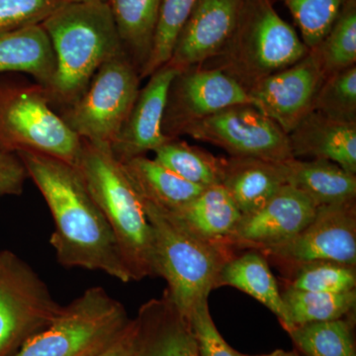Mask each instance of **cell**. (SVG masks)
<instances>
[{
  "instance_id": "1",
  "label": "cell",
  "mask_w": 356,
  "mask_h": 356,
  "mask_svg": "<svg viewBox=\"0 0 356 356\" xmlns=\"http://www.w3.org/2000/svg\"><path fill=\"white\" fill-rule=\"evenodd\" d=\"M16 154L53 217L50 243L58 261L102 271L124 283L133 281L113 231L76 166L35 152Z\"/></svg>"
},
{
  "instance_id": "2",
  "label": "cell",
  "mask_w": 356,
  "mask_h": 356,
  "mask_svg": "<svg viewBox=\"0 0 356 356\" xmlns=\"http://www.w3.org/2000/svg\"><path fill=\"white\" fill-rule=\"evenodd\" d=\"M41 26L55 53L48 92L58 113L77 102L100 67L123 49L106 0L65 3Z\"/></svg>"
},
{
  "instance_id": "3",
  "label": "cell",
  "mask_w": 356,
  "mask_h": 356,
  "mask_svg": "<svg viewBox=\"0 0 356 356\" xmlns=\"http://www.w3.org/2000/svg\"><path fill=\"white\" fill-rule=\"evenodd\" d=\"M81 142L74 166L111 227L133 281L159 277L153 229L125 168L109 145Z\"/></svg>"
},
{
  "instance_id": "4",
  "label": "cell",
  "mask_w": 356,
  "mask_h": 356,
  "mask_svg": "<svg viewBox=\"0 0 356 356\" xmlns=\"http://www.w3.org/2000/svg\"><path fill=\"white\" fill-rule=\"evenodd\" d=\"M142 201L153 229L158 276L166 281L168 298L188 318L217 288L218 276L234 257L233 248L199 238L168 210Z\"/></svg>"
},
{
  "instance_id": "5",
  "label": "cell",
  "mask_w": 356,
  "mask_h": 356,
  "mask_svg": "<svg viewBox=\"0 0 356 356\" xmlns=\"http://www.w3.org/2000/svg\"><path fill=\"white\" fill-rule=\"evenodd\" d=\"M273 0H245L235 32L216 57L200 67L216 69L248 91L309 53Z\"/></svg>"
},
{
  "instance_id": "6",
  "label": "cell",
  "mask_w": 356,
  "mask_h": 356,
  "mask_svg": "<svg viewBox=\"0 0 356 356\" xmlns=\"http://www.w3.org/2000/svg\"><path fill=\"white\" fill-rule=\"evenodd\" d=\"M81 144L51 106L48 89L13 72L0 76V146L13 153L47 154L74 165Z\"/></svg>"
},
{
  "instance_id": "7",
  "label": "cell",
  "mask_w": 356,
  "mask_h": 356,
  "mask_svg": "<svg viewBox=\"0 0 356 356\" xmlns=\"http://www.w3.org/2000/svg\"><path fill=\"white\" fill-rule=\"evenodd\" d=\"M125 307L102 287H91L13 356H90L121 336L131 323Z\"/></svg>"
},
{
  "instance_id": "8",
  "label": "cell",
  "mask_w": 356,
  "mask_h": 356,
  "mask_svg": "<svg viewBox=\"0 0 356 356\" xmlns=\"http://www.w3.org/2000/svg\"><path fill=\"white\" fill-rule=\"evenodd\" d=\"M140 81L122 51L100 67L77 102L58 114L81 140L110 146L137 99Z\"/></svg>"
},
{
  "instance_id": "9",
  "label": "cell",
  "mask_w": 356,
  "mask_h": 356,
  "mask_svg": "<svg viewBox=\"0 0 356 356\" xmlns=\"http://www.w3.org/2000/svg\"><path fill=\"white\" fill-rule=\"evenodd\" d=\"M60 308L27 262L10 250L0 252V356H13Z\"/></svg>"
},
{
  "instance_id": "10",
  "label": "cell",
  "mask_w": 356,
  "mask_h": 356,
  "mask_svg": "<svg viewBox=\"0 0 356 356\" xmlns=\"http://www.w3.org/2000/svg\"><path fill=\"white\" fill-rule=\"evenodd\" d=\"M181 136L221 147L231 156L273 163L294 159L287 134L252 104L222 110L192 124Z\"/></svg>"
},
{
  "instance_id": "11",
  "label": "cell",
  "mask_w": 356,
  "mask_h": 356,
  "mask_svg": "<svg viewBox=\"0 0 356 356\" xmlns=\"http://www.w3.org/2000/svg\"><path fill=\"white\" fill-rule=\"evenodd\" d=\"M241 104H252L248 91L219 70H180L168 88L163 132L170 140L177 139L192 124Z\"/></svg>"
},
{
  "instance_id": "12",
  "label": "cell",
  "mask_w": 356,
  "mask_h": 356,
  "mask_svg": "<svg viewBox=\"0 0 356 356\" xmlns=\"http://www.w3.org/2000/svg\"><path fill=\"white\" fill-rule=\"evenodd\" d=\"M288 270L314 261L356 266V204L318 206L315 217L289 242L261 252Z\"/></svg>"
},
{
  "instance_id": "13",
  "label": "cell",
  "mask_w": 356,
  "mask_h": 356,
  "mask_svg": "<svg viewBox=\"0 0 356 356\" xmlns=\"http://www.w3.org/2000/svg\"><path fill=\"white\" fill-rule=\"evenodd\" d=\"M324 81L313 51L285 69L270 74L248 91L252 106L289 134L313 110Z\"/></svg>"
},
{
  "instance_id": "14",
  "label": "cell",
  "mask_w": 356,
  "mask_h": 356,
  "mask_svg": "<svg viewBox=\"0 0 356 356\" xmlns=\"http://www.w3.org/2000/svg\"><path fill=\"white\" fill-rule=\"evenodd\" d=\"M317 208L303 193L284 185L266 205L242 215L227 245L231 248L266 252L301 233L315 217Z\"/></svg>"
},
{
  "instance_id": "15",
  "label": "cell",
  "mask_w": 356,
  "mask_h": 356,
  "mask_svg": "<svg viewBox=\"0 0 356 356\" xmlns=\"http://www.w3.org/2000/svg\"><path fill=\"white\" fill-rule=\"evenodd\" d=\"M245 3V0H198L168 65L180 72L216 57L235 32Z\"/></svg>"
},
{
  "instance_id": "16",
  "label": "cell",
  "mask_w": 356,
  "mask_h": 356,
  "mask_svg": "<svg viewBox=\"0 0 356 356\" xmlns=\"http://www.w3.org/2000/svg\"><path fill=\"white\" fill-rule=\"evenodd\" d=\"M177 70L165 65L149 76L140 88L123 127L110 145L120 161L146 156L170 140L163 132L168 88Z\"/></svg>"
},
{
  "instance_id": "17",
  "label": "cell",
  "mask_w": 356,
  "mask_h": 356,
  "mask_svg": "<svg viewBox=\"0 0 356 356\" xmlns=\"http://www.w3.org/2000/svg\"><path fill=\"white\" fill-rule=\"evenodd\" d=\"M134 320L137 356H200L188 318L165 293L146 302Z\"/></svg>"
},
{
  "instance_id": "18",
  "label": "cell",
  "mask_w": 356,
  "mask_h": 356,
  "mask_svg": "<svg viewBox=\"0 0 356 356\" xmlns=\"http://www.w3.org/2000/svg\"><path fill=\"white\" fill-rule=\"evenodd\" d=\"M293 158L325 159L356 175V124L312 110L288 134Z\"/></svg>"
},
{
  "instance_id": "19",
  "label": "cell",
  "mask_w": 356,
  "mask_h": 356,
  "mask_svg": "<svg viewBox=\"0 0 356 356\" xmlns=\"http://www.w3.org/2000/svg\"><path fill=\"white\" fill-rule=\"evenodd\" d=\"M222 185L242 215L266 205L286 185L282 163L254 158L224 159Z\"/></svg>"
},
{
  "instance_id": "20",
  "label": "cell",
  "mask_w": 356,
  "mask_h": 356,
  "mask_svg": "<svg viewBox=\"0 0 356 356\" xmlns=\"http://www.w3.org/2000/svg\"><path fill=\"white\" fill-rule=\"evenodd\" d=\"M286 184L303 193L316 205H332L356 200V175L325 159L283 161Z\"/></svg>"
},
{
  "instance_id": "21",
  "label": "cell",
  "mask_w": 356,
  "mask_h": 356,
  "mask_svg": "<svg viewBox=\"0 0 356 356\" xmlns=\"http://www.w3.org/2000/svg\"><path fill=\"white\" fill-rule=\"evenodd\" d=\"M168 212L194 235L208 242L226 245L242 218V213L222 184L206 187L191 202Z\"/></svg>"
},
{
  "instance_id": "22",
  "label": "cell",
  "mask_w": 356,
  "mask_h": 356,
  "mask_svg": "<svg viewBox=\"0 0 356 356\" xmlns=\"http://www.w3.org/2000/svg\"><path fill=\"white\" fill-rule=\"evenodd\" d=\"M0 72H23L47 89L56 74V58L41 25L0 36Z\"/></svg>"
},
{
  "instance_id": "23",
  "label": "cell",
  "mask_w": 356,
  "mask_h": 356,
  "mask_svg": "<svg viewBox=\"0 0 356 356\" xmlns=\"http://www.w3.org/2000/svg\"><path fill=\"white\" fill-rule=\"evenodd\" d=\"M140 199L175 211L191 202L206 187L184 179L154 159L146 156L121 161Z\"/></svg>"
},
{
  "instance_id": "24",
  "label": "cell",
  "mask_w": 356,
  "mask_h": 356,
  "mask_svg": "<svg viewBox=\"0 0 356 356\" xmlns=\"http://www.w3.org/2000/svg\"><path fill=\"white\" fill-rule=\"evenodd\" d=\"M219 286L235 287L247 293L273 312L284 329H287L286 308L266 255L250 250L229 259L218 276L217 287Z\"/></svg>"
},
{
  "instance_id": "25",
  "label": "cell",
  "mask_w": 356,
  "mask_h": 356,
  "mask_svg": "<svg viewBox=\"0 0 356 356\" xmlns=\"http://www.w3.org/2000/svg\"><path fill=\"white\" fill-rule=\"evenodd\" d=\"M122 49L139 72L146 67L158 24L161 0H106Z\"/></svg>"
},
{
  "instance_id": "26",
  "label": "cell",
  "mask_w": 356,
  "mask_h": 356,
  "mask_svg": "<svg viewBox=\"0 0 356 356\" xmlns=\"http://www.w3.org/2000/svg\"><path fill=\"white\" fill-rule=\"evenodd\" d=\"M281 295L287 312V332L310 323L350 317L355 310V290L344 293H318L286 286Z\"/></svg>"
},
{
  "instance_id": "27",
  "label": "cell",
  "mask_w": 356,
  "mask_h": 356,
  "mask_svg": "<svg viewBox=\"0 0 356 356\" xmlns=\"http://www.w3.org/2000/svg\"><path fill=\"white\" fill-rule=\"evenodd\" d=\"M154 153L156 161L191 184L201 187L222 184L224 158L179 138L168 140Z\"/></svg>"
},
{
  "instance_id": "28",
  "label": "cell",
  "mask_w": 356,
  "mask_h": 356,
  "mask_svg": "<svg viewBox=\"0 0 356 356\" xmlns=\"http://www.w3.org/2000/svg\"><path fill=\"white\" fill-rule=\"evenodd\" d=\"M348 318L298 325L288 334L306 356H356L353 324Z\"/></svg>"
},
{
  "instance_id": "29",
  "label": "cell",
  "mask_w": 356,
  "mask_h": 356,
  "mask_svg": "<svg viewBox=\"0 0 356 356\" xmlns=\"http://www.w3.org/2000/svg\"><path fill=\"white\" fill-rule=\"evenodd\" d=\"M311 51L324 79L356 65V0H346L330 31Z\"/></svg>"
},
{
  "instance_id": "30",
  "label": "cell",
  "mask_w": 356,
  "mask_h": 356,
  "mask_svg": "<svg viewBox=\"0 0 356 356\" xmlns=\"http://www.w3.org/2000/svg\"><path fill=\"white\" fill-rule=\"evenodd\" d=\"M198 0H161L153 48L140 79H147L168 64L182 28Z\"/></svg>"
},
{
  "instance_id": "31",
  "label": "cell",
  "mask_w": 356,
  "mask_h": 356,
  "mask_svg": "<svg viewBox=\"0 0 356 356\" xmlns=\"http://www.w3.org/2000/svg\"><path fill=\"white\" fill-rule=\"evenodd\" d=\"M313 110L334 120L356 124V65L324 79Z\"/></svg>"
},
{
  "instance_id": "32",
  "label": "cell",
  "mask_w": 356,
  "mask_h": 356,
  "mask_svg": "<svg viewBox=\"0 0 356 356\" xmlns=\"http://www.w3.org/2000/svg\"><path fill=\"white\" fill-rule=\"evenodd\" d=\"M291 13L309 50L316 48L331 29L346 0H278Z\"/></svg>"
},
{
  "instance_id": "33",
  "label": "cell",
  "mask_w": 356,
  "mask_h": 356,
  "mask_svg": "<svg viewBox=\"0 0 356 356\" xmlns=\"http://www.w3.org/2000/svg\"><path fill=\"white\" fill-rule=\"evenodd\" d=\"M290 286L318 293H344L356 288L355 267L331 261L302 264L291 271Z\"/></svg>"
},
{
  "instance_id": "34",
  "label": "cell",
  "mask_w": 356,
  "mask_h": 356,
  "mask_svg": "<svg viewBox=\"0 0 356 356\" xmlns=\"http://www.w3.org/2000/svg\"><path fill=\"white\" fill-rule=\"evenodd\" d=\"M64 0H0V36L41 25Z\"/></svg>"
},
{
  "instance_id": "35",
  "label": "cell",
  "mask_w": 356,
  "mask_h": 356,
  "mask_svg": "<svg viewBox=\"0 0 356 356\" xmlns=\"http://www.w3.org/2000/svg\"><path fill=\"white\" fill-rule=\"evenodd\" d=\"M192 334L200 356H238L226 343L213 322L207 301L199 303L188 316Z\"/></svg>"
},
{
  "instance_id": "36",
  "label": "cell",
  "mask_w": 356,
  "mask_h": 356,
  "mask_svg": "<svg viewBox=\"0 0 356 356\" xmlns=\"http://www.w3.org/2000/svg\"><path fill=\"white\" fill-rule=\"evenodd\" d=\"M28 178L19 156L0 146V198L20 195Z\"/></svg>"
},
{
  "instance_id": "37",
  "label": "cell",
  "mask_w": 356,
  "mask_h": 356,
  "mask_svg": "<svg viewBox=\"0 0 356 356\" xmlns=\"http://www.w3.org/2000/svg\"><path fill=\"white\" fill-rule=\"evenodd\" d=\"M136 355V324L131 321L125 332L107 346L106 348L90 356H135Z\"/></svg>"
},
{
  "instance_id": "38",
  "label": "cell",
  "mask_w": 356,
  "mask_h": 356,
  "mask_svg": "<svg viewBox=\"0 0 356 356\" xmlns=\"http://www.w3.org/2000/svg\"><path fill=\"white\" fill-rule=\"evenodd\" d=\"M264 356H300L295 353H287V351L284 350H276L274 353H270V355H264Z\"/></svg>"
},
{
  "instance_id": "39",
  "label": "cell",
  "mask_w": 356,
  "mask_h": 356,
  "mask_svg": "<svg viewBox=\"0 0 356 356\" xmlns=\"http://www.w3.org/2000/svg\"><path fill=\"white\" fill-rule=\"evenodd\" d=\"M65 3H81V2L91 1V0H64Z\"/></svg>"
},
{
  "instance_id": "40",
  "label": "cell",
  "mask_w": 356,
  "mask_h": 356,
  "mask_svg": "<svg viewBox=\"0 0 356 356\" xmlns=\"http://www.w3.org/2000/svg\"><path fill=\"white\" fill-rule=\"evenodd\" d=\"M238 356H248V355H241V353H238ZM262 356H264V355H262Z\"/></svg>"
},
{
  "instance_id": "41",
  "label": "cell",
  "mask_w": 356,
  "mask_h": 356,
  "mask_svg": "<svg viewBox=\"0 0 356 356\" xmlns=\"http://www.w3.org/2000/svg\"><path fill=\"white\" fill-rule=\"evenodd\" d=\"M135 356H137V353H136V355Z\"/></svg>"
}]
</instances>
